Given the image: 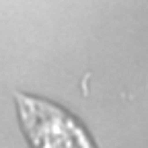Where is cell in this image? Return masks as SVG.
<instances>
[{"label": "cell", "instance_id": "obj_1", "mask_svg": "<svg viewBox=\"0 0 148 148\" xmlns=\"http://www.w3.org/2000/svg\"><path fill=\"white\" fill-rule=\"evenodd\" d=\"M16 109L31 148H97L76 117L49 101L18 95Z\"/></svg>", "mask_w": 148, "mask_h": 148}]
</instances>
